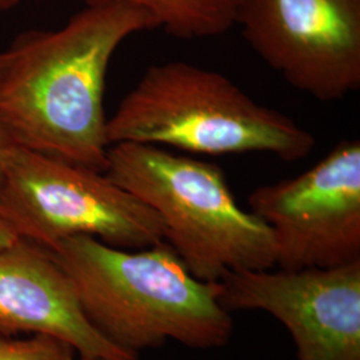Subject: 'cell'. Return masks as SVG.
<instances>
[{
    "instance_id": "15",
    "label": "cell",
    "mask_w": 360,
    "mask_h": 360,
    "mask_svg": "<svg viewBox=\"0 0 360 360\" xmlns=\"http://www.w3.org/2000/svg\"><path fill=\"white\" fill-rule=\"evenodd\" d=\"M79 360H139L138 359H112V358H102V356H96V358H79Z\"/></svg>"
},
{
    "instance_id": "5",
    "label": "cell",
    "mask_w": 360,
    "mask_h": 360,
    "mask_svg": "<svg viewBox=\"0 0 360 360\" xmlns=\"http://www.w3.org/2000/svg\"><path fill=\"white\" fill-rule=\"evenodd\" d=\"M0 207L23 239L52 250L74 236L141 250L166 240L153 208L104 172L16 146Z\"/></svg>"
},
{
    "instance_id": "12",
    "label": "cell",
    "mask_w": 360,
    "mask_h": 360,
    "mask_svg": "<svg viewBox=\"0 0 360 360\" xmlns=\"http://www.w3.org/2000/svg\"><path fill=\"white\" fill-rule=\"evenodd\" d=\"M16 146L18 143L15 141L11 131L7 129V126L0 119V188L6 179L10 158Z\"/></svg>"
},
{
    "instance_id": "3",
    "label": "cell",
    "mask_w": 360,
    "mask_h": 360,
    "mask_svg": "<svg viewBox=\"0 0 360 360\" xmlns=\"http://www.w3.org/2000/svg\"><path fill=\"white\" fill-rule=\"evenodd\" d=\"M107 141L193 155L264 153L285 162L307 158L316 144L309 129L257 103L230 77L180 60L147 68L107 119Z\"/></svg>"
},
{
    "instance_id": "6",
    "label": "cell",
    "mask_w": 360,
    "mask_h": 360,
    "mask_svg": "<svg viewBox=\"0 0 360 360\" xmlns=\"http://www.w3.org/2000/svg\"><path fill=\"white\" fill-rule=\"evenodd\" d=\"M250 211L270 227L279 270L360 260V142L342 141L292 179L255 188Z\"/></svg>"
},
{
    "instance_id": "4",
    "label": "cell",
    "mask_w": 360,
    "mask_h": 360,
    "mask_svg": "<svg viewBox=\"0 0 360 360\" xmlns=\"http://www.w3.org/2000/svg\"><path fill=\"white\" fill-rule=\"evenodd\" d=\"M104 174L159 215L166 242L195 278L218 283L232 271L275 267L270 227L238 205L217 165L153 144L116 143Z\"/></svg>"
},
{
    "instance_id": "13",
    "label": "cell",
    "mask_w": 360,
    "mask_h": 360,
    "mask_svg": "<svg viewBox=\"0 0 360 360\" xmlns=\"http://www.w3.org/2000/svg\"><path fill=\"white\" fill-rule=\"evenodd\" d=\"M25 240L22 235L18 232L13 221L6 215V212L0 207V250L13 247L19 242Z\"/></svg>"
},
{
    "instance_id": "2",
    "label": "cell",
    "mask_w": 360,
    "mask_h": 360,
    "mask_svg": "<svg viewBox=\"0 0 360 360\" xmlns=\"http://www.w3.org/2000/svg\"><path fill=\"white\" fill-rule=\"evenodd\" d=\"M70 276L91 326L115 347L136 355L168 340L211 349L233 330L220 284L203 282L166 240L124 250L74 236L50 250Z\"/></svg>"
},
{
    "instance_id": "14",
    "label": "cell",
    "mask_w": 360,
    "mask_h": 360,
    "mask_svg": "<svg viewBox=\"0 0 360 360\" xmlns=\"http://www.w3.org/2000/svg\"><path fill=\"white\" fill-rule=\"evenodd\" d=\"M19 0H0V10H6L15 6Z\"/></svg>"
},
{
    "instance_id": "1",
    "label": "cell",
    "mask_w": 360,
    "mask_h": 360,
    "mask_svg": "<svg viewBox=\"0 0 360 360\" xmlns=\"http://www.w3.org/2000/svg\"><path fill=\"white\" fill-rule=\"evenodd\" d=\"M159 27L135 4L87 0L65 27L20 35L0 53V119L16 143L105 172L108 65L126 39Z\"/></svg>"
},
{
    "instance_id": "9",
    "label": "cell",
    "mask_w": 360,
    "mask_h": 360,
    "mask_svg": "<svg viewBox=\"0 0 360 360\" xmlns=\"http://www.w3.org/2000/svg\"><path fill=\"white\" fill-rule=\"evenodd\" d=\"M18 334L58 336L79 358H139L115 347L91 326L53 254L26 239L0 250V335Z\"/></svg>"
},
{
    "instance_id": "7",
    "label": "cell",
    "mask_w": 360,
    "mask_h": 360,
    "mask_svg": "<svg viewBox=\"0 0 360 360\" xmlns=\"http://www.w3.org/2000/svg\"><path fill=\"white\" fill-rule=\"evenodd\" d=\"M236 25L266 65L336 102L360 89V0H242Z\"/></svg>"
},
{
    "instance_id": "8",
    "label": "cell",
    "mask_w": 360,
    "mask_h": 360,
    "mask_svg": "<svg viewBox=\"0 0 360 360\" xmlns=\"http://www.w3.org/2000/svg\"><path fill=\"white\" fill-rule=\"evenodd\" d=\"M220 303L260 309L288 330L297 360H360V260L334 269L226 274Z\"/></svg>"
},
{
    "instance_id": "10",
    "label": "cell",
    "mask_w": 360,
    "mask_h": 360,
    "mask_svg": "<svg viewBox=\"0 0 360 360\" xmlns=\"http://www.w3.org/2000/svg\"><path fill=\"white\" fill-rule=\"evenodd\" d=\"M142 7L169 35L179 39L219 37L236 25L242 0H122Z\"/></svg>"
},
{
    "instance_id": "11",
    "label": "cell",
    "mask_w": 360,
    "mask_h": 360,
    "mask_svg": "<svg viewBox=\"0 0 360 360\" xmlns=\"http://www.w3.org/2000/svg\"><path fill=\"white\" fill-rule=\"evenodd\" d=\"M77 354L68 342L52 335L23 339L0 335V360H75Z\"/></svg>"
}]
</instances>
